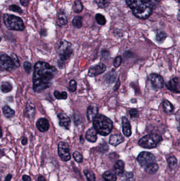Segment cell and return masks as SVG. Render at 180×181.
Returning a JSON list of instances; mask_svg holds the SVG:
<instances>
[{"label":"cell","instance_id":"cell-30","mask_svg":"<svg viewBox=\"0 0 180 181\" xmlns=\"http://www.w3.org/2000/svg\"><path fill=\"white\" fill-rule=\"evenodd\" d=\"M158 169H159L158 165L156 163H155L154 164H152L145 168V170L148 173L153 174L157 172Z\"/></svg>","mask_w":180,"mask_h":181},{"label":"cell","instance_id":"cell-24","mask_svg":"<svg viewBox=\"0 0 180 181\" xmlns=\"http://www.w3.org/2000/svg\"><path fill=\"white\" fill-rule=\"evenodd\" d=\"M27 114L29 118L33 117L35 113V105L33 103L28 102L26 107Z\"/></svg>","mask_w":180,"mask_h":181},{"label":"cell","instance_id":"cell-25","mask_svg":"<svg viewBox=\"0 0 180 181\" xmlns=\"http://www.w3.org/2000/svg\"><path fill=\"white\" fill-rule=\"evenodd\" d=\"M84 9L82 3L80 0H76L74 3L73 5V10L75 13H81L82 12Z\"/></svg>","mask_w":180,"mask_h":181},{"label":"cell","instance_id":"cell-38","mask_svg":"<svg viewBox=\"0 0 180 181\" xmlns=\"http://www.w3.org/2000/svg\"><path fill=\"white\" fill-rule=\"evenodd\" d=\"M10 57L12 58L13 63L14 64L16 68L19 67L20 66V62L19 59L17 58V56L14 53H12Z\"/></svg>","mask_w":180,"mask_h":181},{"label":"cell","instance_id":"cell-16","mask_svg":"<svg viewBox=\"0 0 180 181\" xmlns=\"http://www.w3.org/2000/svg\"><path fill=\"white\" fill-rule=\"evenodd\" d=\"M123 132L125 136L129 137L131 134V128L129 120L126 117L122 118Z\"/></svg>","mask_w":180,"mask_h":181},{"label":"cell","instance_id":"cell-44","mask_svg":"<svg viewBox=\"0 0 180 181\" xmlns=\"http://www.w3.org/2000/svg\"><path fill=\"white\" fill-rule=\"evenodd\" d=\"M30 1V0H20V2L24 7L28 6Z\"/></svg>","mask_w":180,"mask_h":181},{"label":"cell","instance_id":"cell-51","mask_svg":"<svg viewBox=\"0 0 180 181\" xmlns=\"http://www.w3.org/2000/svg\"><path fill=\"white\" fill-rule=\"evenodd\" d=\"M38 181H46V179L45 177L40 175L38 177Z\"/></svg>","mask_w":180,"mask_h":181},{"label":"cell","instance_id":"cell-42","mask_svg":"<svg viewBox=\"0 0 180 181\" xmlns=\"http://www.w3.org/2000/svg\"><path fill=\"white\" fill-rule=\"evenodd\" d=\"M129 115L131 118H135L138 117V112L135 109H131L129 111Z\"/></svg>","mask_w":180,"mask_h":181},{"label":"cell","instance_id":"cell-47","mask_svg":"<svg viewBox=\"0 0 180 181\" xmlns=\"http://www.w3.org/2000/svg\"><path fill=\"white\" fill-rule=\"evenodd\" d=\"M102 55L104 57H106V55H107L109 56V52L108 50H103L102 51Z\"/></svg>","mask_w":180,"mask_h":181},{"label":"cell","instance_id":"cell-31","mask_svg":"<svg viewBox=\"0 0 180 181\" xmlns=\"http://www.w3.org/2000/svg\"><path fill=\"white\" fill-rule=\"evenodd\" d=\"M95 19L98 24L101 26L105 25L106 23V19L105 16L100 13H97L95 15Z\"/></svg>","mask_w":180,"mask_h":181},{"label":"cell","instance_id":"cell-37","mask_svg":"<svg viewBox=\"0 0 180 181\" xmlns=\"http://www.w3.org/2000/svg\"><path fill=\"white\" fill-rule=\"evenodd\" d=\"M73 156L76 162H78V163H81L83 162V156L81 154L80 152L78 151H74V153H73Z\"/></svg>","mask_w":180,"mask_h":181},{"label":"cell","instance_id":"cell-3","mask_svg":"<svg viewBox=\"0 0 180 181\" xmlns=\"http://www.w3.org/2000/svg\"><path fill=\"white\" fill-rule=\"evenodd\" d=\"M93 128L98 134L106 136L112 132L113 128L112 121L103 115H96L93 120Z\"/></svg>","mask_w":180,"mask_h":181},{"label":"cell","instance_id":"cell-33","mask_svg":"<svg viewBox=\"0 0 180 181\" xmlns=\"http://www.w3.org/2000/svg\"><path fill=\"white\" fill-rule=\"evenodd\" d=\"M84 174L88 181H95V176L93 172L88 170H84Z\"/></svg>","mask_w":180,"mask_h":181},{"label":"cell","instance_id":"cell-1","mask_svg":"<svg viewBox=\"0 0 180 181\" xmlns=\"http://www.w3.org/2000/svg\"><path fill=\"white\" fill-rule=\"evenodd\" d=\"M33 75V89L41 92L50 87L51 82L57 73L55 66L46 62H38L34 66Z\"/></svg>","mask_w":180,"mask_h":181},{"label":"cell","instance_id":"cell-23","mask_svg":"<svg viewBox=\"0 0 180 181\" xmlns=\"http://www.w3.org/2000/svg\"><path fill=\"white\" fill-rule=\"evenodd\" d=\"M103 177L105 181H116L117 179L116 175L110 171H106L104 173Z\"/></svg>","mask_w":180,"mask_h":181},{"label":"cell","instance_id":"cell-17","mask_svg":"<svg viewBox=\"0 0 180 181\" xmlns=\"http://www.w3.org/2000/svg\"><path fill=\"white\" fill-rule=\"evenodd\" d=\"M86 138L89 142L95 143L97 139V132L95 128L93 127L87 130L86 134Z\"/></svg>","mask_w":180,"mask_h":181},{"label":"cell","instance_id":"cell-14","mask_svg":"<svg viewBox=\"0 0 180 181\" xmlns=\"http://www.w3.org/2000/svg\"><path fill=\"white\" fill-rule=\"evenodd\" d=\"M98 107L96 104L90 105L87 110V118L89 121H93V119L97 115Z\"/></svg>","mask_w":180,"mask_h":181},{"label":"cell","instance_id":"cell-36","mask_svg":"<svg viewBox=\"0 0 180 181\" xmlns=\"http://www.w3.org/2000/svg\"><path fill=\"white\" fill-rule=\"evenodd\" d=\"M77 89V82L74 79L71 80L69 83V85L68 87L69 91L71 92H74L76 91Z\"/></svg>","mask_w":180,"mask_h":181},{"label":"cell","instance_id":"cell-39","mask_svg":"<svg viewBox=\"0 0 180 181\" xmlns=\"http://www.w3.org/2000/svg\"><path fill=\"white\" fill-rule=\"evenodd\" d=\"M9 10H11V11H13V12H17V13H22V9L19 7H18L16 5H12L11 6H10L9 7Z\"/></svg>","mask_w":180,"mask_h":181},{"label":"cell","instance_id":"cell-10","mask_svg":"<svg viewBox=\"0 0 180 181\" xmlns=\"http://www.w3.org/2000/svg\"><path fill=\"white\" fill-rule=\"evenodd\" d=\"M148 80L156 89H160L163 87L164 79L162 76L156 73L150 74L148 76Z\"/></svg>","mask_w":180,"mask_h":181},{"label":"cell","instance_id":"cell-26","mask_svg":"<svg viewBox=\"0 0 180 181\" xmlns=\"http://www.w3.org/2000/svg\"><path fill=\"white\" fill-rule=\"evenodd\" d=\"M163 107L164 110L167 113H172V112H173L174 109V106L171 103L166 100L164 101Z\"/></svg>","mask_w":180,"mask_h":181},{"label":"cell","instance_id":"cell-49","mask_svg":"<svg viewBox=\"0 0 180 181\" xmlns=\"http://www.w3.org/2000/svg\"><path fill=\"white\" fill-rule=\"evenodd\" d=\"M12 175L11 174H9L6 177H5V181H11V179H12Z\"/></svg>","mask_w":180,"mask_h":181},{"label":"cell","instance_id":"cell-27","mask_svg":"<svg viewBox=\"0 0 180 181\" xmlns=\"http://www.w3.org/2000/svg\"><path fill=\"white\" fill-rule=\"evenodd\" d=\"M94 2L99 8L105 9L110 4V0H94Z\"/></svg>","mask_w":180,"mask_h":181},{"label":"cell","instance_id":"cell-4","mask_svg":"<svg viewBox=\"0 0 180 181\" xmlns=\"http://www.w3.org/2000/svg\"><path fill=\"white\" fill-rule=\"evenodd\" d=\"M57 53L60 57L59 66L62 68V66H64V62L72 55L73 53L72 44L66 40L61 41L58 48Z\"/></svg>","mask_w":180,"mask_h":181},{"label":"cell","instance_id":"cell-21","mask_svg":"<svg viewBox=\"0 0 180 181\" xmlns=\"http://www.w3.org/2000/svg\"><path fill=\"white\" fill-rule=\"evenodd\" d=\"M3 113L7 118H13L15 115V111L8 105H5L2 109Z\"/></svg>","mask_w":180,"mask_h":181},{"label":"cell","instance_id":"cell-6","mask_svg":"<svg viewBox=\"0 0 180 181\" xmlns=\"http://www.w3.org/2000/svg\"><path fill=\"white\" fill-rule=\"evenodd\" d=\"M162 141V138L159 134H150L142 137L138 141L141 147L146 149L155 148Z\"/></svg>","mask_w":180,"mask_h":181},{"label":"cell","instance_id":"cell-46","mask_svg":"<svg viewBox=\"0 0 180 181\" xmlns=\"http://www.w3.org/2000/svg\"><path fill=\"white\" fill-rule=\"evenodd\" d=\"M22 180L23 181H31V179L29 176L27 175H24L22 176Z\"/></svg>","mask_w":180,"mask_h":181},{"label":"cell","instance_id":"cell-48","mask_svg":"<svg viewBox=\"0 0 180 181\" xmlns=\"http://www.w3.org/2000/svg\"><path fill=\"white\" fill-rule=\"evenodd\" d=\"M21 143L23 145H27L28 143V139L25 137H24L22 139Z\"/></svg>","mask_w":180,"mask_h":181},{"label":"cell","instance_id":"cell-41","mask_svg":"<svg viewBox=\"0 0 180 181\" xmlns=\"http://www.w3.org/2000/svg\"><path fill=\"white\" fill-rule=\"evenodd\" d=\"M121 63H122V57L120 56H118L115 58L114 61L113 62V65L115 67H118L121 65Z\"/></svg>","mask_w":180,"mask_h":181},{"label":"cell","instance_id":"cell-13","mask_svg":"<svg viewBox=\"0 0 180 181\" xmlns=\"http://www.w3.org/2000/svg\"><path fill=\"white\" fill-rule=\"evenodd\" d=\"M57 116L59 119V126L68 130L71 125L70 118L65 113H59L58 114Z\"/></svg>","mask_w":180,"mask_h":181},{"label":"cell","instance_id":"cell-32","mask_svg":"<svg viewBox=\"0 0 180 181\" xmlns=\"http://www.w3.org/2000/svg\"><path fill=\"white\" fill-rule=\"evenodd\" d=\"M54 95L58 100H66L68 98L67 93L65 91L60 92L58 91H55L54 92Z\"/></svg>","mask_w":180,"mask_h":181},{"label":"cell","instance_id":"cell-52","mask_svg":"<svg viewBox=\"0 0 180 181\" xmlns=\"http://www.w3.org/2000/svg\"><path fill=\"white\" fill-rule=\"evenodd\" d=\"M2 136V130H1V126H0V137Z\"/></svg>","mask_w":180,"mask_h":181},{"label":"cell","instance_id":"cell-18","mask_svg":"<svg viewBox=\"0 0 180 181\" xmlns=\"http://www.w3.org/2000/svg\"><path fill=\"white\" fill-rule=\"evenodd\" d=\"M124 141V138L122 135L115 134L110 136L109 143L110 145H112L114 146H117L121 144V143H123Z\"/></svg>","mask_w":180,"mask_h":181},{"label":"cell","instance_id":"cell-29","mask_svg":"<svg viewBox=\"0 0 180 181\" xmlns=\"http://www.w3.org/2000/svg\"><path fill=\"white\" fill-rule=\"evenodd\" d=\"M83 18L81 16H76L72 20V24L73 26L77 28H81L83 26Z\"/></svg>","mask_w":180,"mask_h":181},{"label":"cell","instance_id":"cell-40","mask_svg":"<svg viewBox=\"0 0 180 181\" xmlns=\"http://www.w3.org/2000/svg\"><path fill=\"white\" fill-rule=\"evenodd\" d=\"M24 68L25 69L26 72L28 73V74H29L31 72V69H32L31 64L30 63V62H28V61H26V62H24Z\"/></svg>","mask_w":180,"mask_h":181},{"label":"cell","instance_id":"cell-9","mask_svg":"<svg viewBox=\"0 0 180 181\" xmlns=\"http://www.w3.org/2000/svg\"><path fill=\"white\" fill-rule=\"evenodd\" d=\"M58 153L60 158L63 161L67 162L70 160V149L67 143L60 141L58 144Z\"/></svg>","mask_w":180,"mask_h":181},{"label":"cell","instance_id":"cell-43","mask_svg":"<svg viewBox=\"0 0 180 181\" xmlns=\"http://www.w3.org/2000/svg\"><path fill=\"white\" fill-rule=\"evenodd\" d=\"M74 122L76 125H78L79 124L81 123V119L78 115H74Z\"/></svg>","mask_w":180,"mask_h":181},{"label":"cell","instance_id":"cell-22","mask_svg":"<svg viewBox=\"0 0 180 181\" xmlns=\"http://www.w3.org/2000/svg\"><path fill=\"white\" fill-rule=\"evenodd\" d=\"M13 89V86L11 83L8 82H3L1 84V90L2 92L7 93L11 92Z\"/></svg>","mask_w":180,"mask_h":181},{"label":"cell","instance_id":"cell-20","mask_svg":"<svg viewBox=\"0 0 180 181\" xmlns=\"http://www.w3.org/2000/svg\"><path fill=\"white\" fill-rule=\"evenodd\" d=\"M57 24L59 26L66 25L68 23V20L65 13L63 11H60L58 14Z\"/></svg>","mask_w":180,"mask_h":181},{"label":"cell","instance_id":"cell-34","mask_svg":"<svg viewBox=\"0 0 180 181\" xmlns=\"http://www.w3.org/2000/svg\"><path fill=\"white\" fill-rule=\"evenodd\" d=\"M116 78V73L115 71H112L109 73L106 77V80L108 83H112Z\"/></svg>","mask_w":180,"mask_h":181},{"label":"cell","instance_id":"cell-15","mask_svg":"<svg viewBox=\"0 0 180 181\" xmlns=\"http://www.w3.org/2000/svg\"><path fill=\"white\" fill-rule=\"evenodd\" d=\"M36 126L38 129L42 132H46L49 130L50 127L48 120L44 118H40L37 121Z\"/></svg>","mask_w":180,"mask_h":181},{"label":"cell","instance_id":"cell-11","mask_svg":"<svg viewBox=\"0 0 180 181\" xmlns=\"http://www.w3.org/2000/svg\"><path fill=\"white\" fill-rule=\"evenodd\" d=\"M106 70V66L103 63H100L89 69L88 75L91 77L97 76L99 75L102 74V73L105 72Z\"/></svg>","mask_w":180,"mask_h":181},{"label":"cell","instance_id":"cell-50","mask_svg":"<svg viewBox=\"0 0 180 181\" xmlns=\"http://www.w3.org/2000/svg\"><path fill=\"white\" fill-rule=\"evenodd\" d=\"M120 84H121V83H120V81H119V79H118V81H117V82L116 84V85H115V86L114 90H115V89H117L118 88L119 86H120Z\"/></svg>","mask_w":180,"mask_h":181},{"label":"cell","instance_id":"cell-45","mask_svg":"<svg viewBox=\"0 0 180 181\" xmlns=\"http://www.w3.org/2000/svg\"><path fill=\"white\" fill-rule=\"evenodd\" d=\"M125 56L127 58L132 57L133 56V53H131V51H126L124 53Z\"/></svg>","mask_w":180,"mask_h":181},{"label":"cell","instance_id":"cell-8","mask_svg":"<svg viewBox=\"0 0 180 181\" xmlns=\"http://www.w3.org/2000/svg\"><path fill=\"white\" fill-rule=\"evenodd\" d=\"M16 68L11 57L7 54L0 55V69L11 71Z\"/></svg>","mask_w":180,"mask_h":181},{"label":"cell","instance_id":"cell-53","mask_svg":"<svg viewBox=\"0 0 180 181\" xmlns=\"http://www.w3.org/2000/svg\"><path fill=\"white\" fill-rule=\"evenodd\" d=\"M1 39H1V37H0V41H1Z\"/></svg>","mask_w":180,"mask_h":181},{"label":"cell","instance_id":"cell-12","mask_svg":"<svg viewBox=\"0 0 180 181\" xmlns=\"http://www.w3.org/2000/svg\"><path fill=\"white\" fill-rule=\"evenodd\" d=\"M180 79L178 77L172 79L166 84L167 89L175 93H180Z\"/></svg>","mask_w":180,"mask_h":181},{"label":"cell","instance_id":"cell-54","mask_svg":"<svg viewBox=\"0 0 180 181\" xmlns=\"http://www.w3.org/2000/svg\"><path fill=\"white\" fill-rule=\"evenodd\" d=\"M0 181H1V178H0Z\"/></svg>","mask_w":180,"mask_h":181},{"label":"cell","instance_id":"cell-35","mask_svg":"<svg viewBox=\"0 0 180 181\" xmlns=\"http://www.w3.org/2000/svg\"><path fill=\"white\" fill-rule=\"evenodd\" d=\"M167 163L169 165L170 168H173L175 167L178 164V160L175 157H170L167 160Z\"/></svg>","mask_w":180,"mask_h":181},{"label":"cell","instance_id":"cell-28","mask_svg":"<svg viewBox=\"0 0 180 181\" xmlns=\"http://www.w3.org/2000/svg\"><path fill=\"white\" fill-rule=\"evenodd\" d=\"M166 37H167V34L165 32L162 31H159L157 32L155 39L158 43H162L164 41Z\"/></svg>","mask_w":180,"mask_h":181},{"label":"cell","instance_id":"cell-5","mask_svg":"<svg viewBox=\"0 0 180 181\" xmlns=\"http://www.w3.org/2000/svg\"><path fill=\"white\" fill-rule=\"evenodd\" d=\"M3 20L5 26L10 30L23 31L25 29L23 20L15 15L5 14Z\"/></svg>","mask_w":180,"mask_h":181},{"label":"cell","instance_id":"cell-19","mask_svg":"<svg viewBox=\"0 0 180 181\" xmlns=\"http://www.w3.org/2000/svg\"><path fill=\"white\" fill-rule=\"evenodd\" d=\"M124 163L123 160H119L115 164L114 170L115 173L118 176H122L124 172Z\"/></svg>","mask_w":180,"mask_h":181},{"label":"cell","instance_id":"cell-2","mask_svg":"<svg viewBox=\"0 0 180 181\" xmlns=\"http://www.w3.org/2000/svg\"><path fill=\"white\" fill-rule=\"evenodd\" d=\"M134 15L140 19H148L154 8L153 0H125Z\"/></svg>","mask_w":180,"mask_h":181},{"label":"cell","instance_id":"cell-7","mask_svg":"<svg viewBox=\"0 0 180 181\" xmlns=\"http://www.w3.org/2000/svg\"><path fill=\"white\" fill-rule=\"evenodd\" d=\"M137 160L141 166L146 168L152 164L156 163L155 157L153 154L147 152L143 151L138 156Z\"/></svg>","mask_w":180,"mask_h":181}]
</instances>
